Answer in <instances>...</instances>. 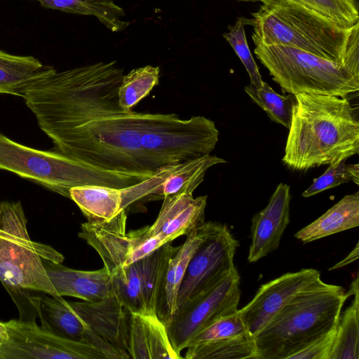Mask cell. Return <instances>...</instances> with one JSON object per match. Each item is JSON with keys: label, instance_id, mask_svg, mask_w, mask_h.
Segmentation results:
<instances>
[{"label": "cell", "instance_id": "cell-1", "mask_svg": "<svg viewBox=\"0 0 359 359\" xmlns=\"http://www.w3.org/2000/svg\"><path fill=\"white\" fill-rule=\"evenodd\" d=\"M123 75L116 61L62 72L53 68L29 83L21 97L54 151L107 170L154 172L140 144L151 113L119 107Z\"/></svg>", "mask_w": 359, "mask_h": 359}, {"label": "cell", "instance_id": "cell-2", "mask_svg": "<svg viewBox=\"0 0 359 359\" xmlns=\"http://www.w3.org/2000/svg\"><path fill=\"white\" fill-rule=\"evenodd\" d=\"M294 95L282 161L306 170L331 165L359 152V122L346 97L314 93Z\"/></svg>", "mask_w": 359, "mask_h": 359}, {"label": "cell", "instance_id": "cell-3", "mask_svg": "<svg viewBox=\"0 0 359 359\" xmlns=\"http://www.w3.org/2000/svg\"><path fill=\"white\" fill-rule=\"evenodd\" d=\"M252 16L255 45L287 46L337 62L359 61V22L341 27L290 0H263Z\"/></svg>", "mask_w": 359, "mask_h": 359}, {"label": "cell", "instance_id": "cell-4", "mask_svg": "<svg viewBox=\"0 0 359 359\" xmlns=\"http://www.w3.org/2000/svg\"><path fill=\"white\" fill-rule=\"evenodd\" d=\"M348 297L321 278L306 287L253 335L256 359H290L337 325Z\"/></svg>", "mask_w": 359, "mask_h": 359}, {"label": "cell", "instance_id": "cell-5", "mask_svg": "<svg viewBox=\"0 0 359 359\" xmlns=\"http://www.w3.org/2000/svg\"><path fill=\"white\" fill-rule=\"evenodd\" d=\"M50 297L34 302L43 328L60 337L89 344L105 359L130 358V312L114 294L83 302Z\"/></svg>", "mask_w": 359, "mask_h": 359}, {"label": "cell", "instance_id": "cell-6", "mask_svg": "<svg viewBox=\"0 0 359 359\" xmlns=\"http://www.w3.org/2000/svg\"><path fill=\"white\" fill-rule=\"evenodd\" d=\"M0 169L30 180L69 198V190L83 185L126 188L154 172L102 168L54 150L41 151L16 142L0 132Z\"/></svg>", "mask_w": 359, "mask_h": 359}, {"label": "cell", "instance_id": "cell-7", "mask_svg": "<svg viewBox=\"0 0 359 359\" xmlns=\"http://www.w3.org/2000/svg\"><path fill=\"white\" fill-rule=\"evenodd\" d=\"M283 93L346 97L359 90V61L337 62L283 46L256 44L254 50Z\"/></svg>", "mask_w": 359, "mask_h": 359}, {"label": "cell", "instance_id": "cell-8", "mask_svg": "<svg viewBox=\"0 0 359 359\" xmlns=\"http://www.w3.org/2000/svg\"><path fill=\"white\" fill-rule=\"evenodd\" d=\"M43 259L62 263L49 245L32 241L21 203H0V280L12 290H31L57 297Z\"/></svg>", "mask_w": 359, "mask_h": 359}, {"label": "cell", "instance_id": "cell-9", "mask_svg": "<svg viewBox=\"0 0 359 359\" xmlns=\"http://www.w3.org/2000/svg\"><path fill=\"white\" fill-rule=\"evenodd\" d=\"M219 140L215 123L203 116L180 119L151 113L140 133L142 149L155 170L210 154Z\"/></svg>", "mask_w": 359, "mask_h": 359}, {"label": "cell", "instance_id": "cell-10", "mask_svg": "<svg viewBox=\"0 0 359 359\" xmlns=\"http://www.w3.org/2000/svg\"><path fill=\"white\" fill-rule=\"evenodd\" d=\"M237 269L177 306L165 324L173 350L179 355L191 338L215 320L238 311L241 297Z\"/></svg>", "mask_w": 359, "mask_h": 359}, {"label": "cell", "instance_id": "cell-11", "mask_svg": "<svg viewBox=\"0 0 359 359\" xmlns=\"http://www.w3.org/2000/svg\"><path fill=\"white\" fill-rule=\"evenodd\" d=\"M126 209L108 221H88L81 226L79 237L100 255L111 275L147 257L165 243L148 233V226L126 233Z\"/></svg>", "mask_w": 359, "mask_h": 359}, {"label": "cell", "instance_id": "cell-12", "mask_svg": "<svg viewBox=\"0 0 359 359\" xmlns=\"http://www.w3.org/2000/svg\"><path fill=\"white\" fill-rule=\"evenodd\" d=\"M239 244L226 224L205 222L203 240L191 257L177 297V308L215 285L236 269Z\"/></svg>", "mask_w": 359, "mask_h": 359}, {"label": "cell", "instance_id": "cell-13", "mask_svg": "<svg viewBox=\"0 0 359 359\" xmlns=\"http://www.w3.org/2000/svg\"><path fill=\"white\" fill-rule=\"evenodd\" d=\"M172 242L109 275L113 294L130 313L156 314L158 297L170 259L175 254Z\"/></svg>", "mask_w": 359, "mask_h": 359}, {"label": "cell", "instance_id": "cell-14", "mask_svg": "<svg viewBox=\"0 0 359 359\" xmlns=\"http://www.w3.org/2000/svg\"><path fill=\"white\" fill-rule=\"evenodd\" d=\"M4 323L8 339L0 345V359H105L95 347L60 337L34 321Z\"/></svg>", "mask_w": 359, "mask_h": 359}, {"label": "cell", "instance_id": "cell-15", "mask_svg": "<svg viewBox=\"0 0 359 359\" xmlns=\"http://www.w3.org/2000/svg\"><path fill=\"white\" fill-rule=\"evenodd\" d=\"M319 278V271L304 269L262 285L252 299L238 310L249 333L252 336L257 333L299 292Z\"/></svg>", "mask_w": 359, "mask_h": 359}, {"label": "cell", "instance_id": "cell-16", "mask_svg": "<svg viewBox=\"0 0 359 359\" xmlns=\"http://www.w3.org/2000/svg\"><path fill=\"white\" fill-rule=\"evenodd\" d=\"M290 187L280 183L268 205L253 215L248 256L249 262H255L278 249L290 222Z\"/></svg>", "mask_w": 359, "mask_h": 359}, {"label": "cell", "instance_id": "cell-17", "mask_svg": "<svg viewBox=\"0 0 359 359\" xmlns=\"http://www.w3.org/2000/svg\"><path fill=\"white\" fill-rule=\"evenodd\" d=\"M207 198L206 195L194 198L190 193L164 197L155 222L148 226V233L165 243L187 236L205 222Z\"/></svg>", "mask_w": 359, "mask_h": 359}, {"label": "cell", "instance_id": "cell-18", "mask_svg": "<svg viewBox=\"0 0 359 359\" xmlns=\"http://www.w3.org/2000/svg\"><path fill=\"white\" fill-rule=\"evenodd\" d=\"M43 263L57 297L95 301L113 294L110 276L104 267L95 271H81L47 259H43Z\"/></svg>", "mask_w": 359, "mask_h": 359}, {"label": "cell", "instance_id": "cell-19", "mask_svg": "<svg viewBox=\"0 0 359 359\" xmlns=\"http://www.w3.org/2000/svg\"><path fill=\"white\" fill-rule=\"evenodd\" d=\"M133 359H180L170 342L165 324L156 313H130L128 350Z\"/></svg>", "mask_w": 359, "mask_h": 359}, {"label": "cell", "instance_id": "cell-20", "mask_svg": "<svg viewBox=\"0 0 359 359\" xmlns=\"http://www.w3.org/2000/svg\"><path fill=\"white\" fill-rule=\"evenodd\" d=\"M204 233L205 222L187 235L184 243L178 247L169 260L156 306V315L164 324L177 309V297L180 283L191 257L203 240Z\"/></svg>", "mask_w": 359, "mask_h": 359}, {"label": "cell", "instance_id": "cell-21", "mask_svg": "<svg viewBox=\"0 0 359 359\" xmlns=\"http://www.w3.org/2000/svg\"><path fill=\"white\" fill-rule=\"evenodd\" d=\"M359 225V192L345 196L323 215L294 234L303 243Z\"/></svg>", "mask_w": 359, "mask_h": 359}, {"label": "cell", "instance_id": "cell-22", "mask_svg": "<svg viewBox=\"0 0 359 359\" xmlns=\"http://www.w3.org/2000/svg\"><path fill=\"white\" fill-rule=\"evenodd\" d=\"M69 198L88 221H108L123 210L121 188L100 185L75 187L69 190Z\"/></svg>", "mask_w": 359, "mask_h": 359}, {"label": "cell", "instance_id": "cell-23", "mask_svg": "<svg viewBox=\"0 0 359 359\" xmlns=\"http://www.w3.org/2000/svg\"><path fill=\"white\" fill-rule=\"evenodd\" d=\"M53 68L33 56L15 55L0 50V95L21 97L22 91L29 83Z\"/></svg>", "mask_w": 359, "mask_h": 359}, {"label": "cell", "instance_id": "cell-24", "mask_svg": "<svg viewBox=\"0 0 359 359\" xmlns=\"http://www.w3.org/2000/svg\"><path fill=\"white\" fill-rule=\"evenodd\" d=\"M43 7L66 13L92 15L111 32L123 31L129 22L124 10L114 0H36Z\"/></svg>", "mask_w": 359, "mask_h": 359}, {"label": "cell", "instance_id": "cell-25", "mask_svg": "<svg viewBox=\"0 0 359 359\" xmlns=\"http://www.w3.org/2000/svg\"><path fill=\"white\" fill-rule=\"evenodd\" d=\"M226 161L217 156L205 155L185 162L172 164L161 187V198L179 194H193L203 182L206 171Z\"/></svg>", "mask_w": 359, "mask_h": 359}, {"label": "cell", "instance_id": "cell-26", "mask_svg": "<svg viewBox=\"0 0 359 359\" xmlns=\"http://www.w3.org/2000/svg\"><path fill=\"white\" fill-rule=\"evenodd\" d=\"M187 359H256L253 336L248 332L236 337L187 346Z\"/></svg>", "mask_w": 359, "mask_h": 359}, {"label": "cell", "instance_id": "cell-27", "mask_svg": "<svg viewBox=\"0 0 359 359\" xmlns=\"http://www.w3.org/2000/svg\"><path fill=\"white\" fill-rule=\"evenodd\" d=\"M329 359H359V295L340 315Z\"/></svg>", "mask_w": 359, "mask_h": 359}, {"label": "cell", "instance_id": "cell-28", "mask_svg": "<svg viewBox=\"0 0 359 359\" xmlns=\"http://www.w3.org/2000/svg\"><path fill=\"white\" fill-rule=\"evenodd\" d=\"M159 74V67L147 65L123 75L118 91L119 107L124 111H132L158 84Z\"/></svg>", "mask_w": 359, "mask_h": 359}, {"label": "cell", "instance_id": "cell-29", "mask_svg": "<svg viewBox=\"0 0 359 359\" xmlns=\"http://www.w3.org/2000/svg\"><path fill=\"white\" fill-rule=\"evenodd\" d=\"M244 90L272 121L289 129L295 101L294 95H279L264 81L259 88L250 83Z\"/></svg>", "mask_w": 359, "mask_h": 359}, {"label": "cell", "instance_id": "cell-30", "mask_svg": "<svg viewBox=\"0 0 359 359\" xmlns=\"http://www.w3.org/2000/svg\"><path fill=\"white\" fill-rule=\"evenodd\" d=\"M328 20L351 27L359 22L357 0H290Z\"/></svg>", "mask_w": 359, "mask_h": 359}, {"label": "cell", "instance_id": "cell-31", "mask_svg": "<svg viewBox=\"0 0 359 359\" xmlns=\"http://www.w3.org/2000/svg\"><path fill=\"white\" fill-rule=\"evenodd\" d=\"M252 19L240 17L233 25L229 27L228 31L223 36L233 48L247 70L250 84L259 88L263 81L259 68L250 53L245 32V26L251 25Z\"/></svg>", "mask_w": 359, "mask_h": 359}, {"label": "cell", "instance_id": "cell-32", "mask_svg": "<svg viewBox=\"0 0 359 359\" xmlns=\"http://www.w3.org/2000/svg\"><path fill=\"white\" fill-rule=\"evenodd\" d=\"M349 182L359 184V164H346L342 161L330 165L322 175L313 180L302 196L308 198Z\"/></svg>", "mask_w": 359, "mask_h": 359}, {"label": "cell", "instance_id": "cell-33", "mask_svg": "<svg viewBox=\"0 0 359 359\" xmlns=\"http://www.w3.org/2000/svg\"><path fill=\"white\" fill-rule=\"evenodd\" d=\"M248 332L241 316L237 311L215 320L198 332L191 338L187 346L198 343L236 337Z\"/></svg>", "mask_w": 359, "mask_h": 359}, {"label": "cell", "instance_id": "cell-34", "mask_svg": "<svg viewBox=\"0 0 359 359\" xmlns=\"http://www.w3.org/2000/svg\"><path fill=\"white\" fill-rule=\"evenodd\" d=\"M337 330V325L328 333L291 355L290 359H329L336 339Z\"/></svg>", "mask_w": 359, "mask_h": 359}, {"label": "cell", "instance_id": "cell-35", "mask_svg": "<svg viewBox=\"0 0 359 359\" xmlns=\"http://www.w3.org/2000/svg\"><path fill=\"white\" fill-rule=\"evenodd\" d=\"M358 248L359 243L358 242L353 250L350 252L347 257H346L343 260H341L337 264H334L333 266L330 268L329 270L331 271L344 267L356 260L358 258Z\"/></svg>", "mask_w": 359, "mask_h": 359}, {"label": "cell", "instance_id": "cell-36", "mask_svg": "<svg viewBox=\"0 0 359 359\" xmlns=\"http://www.w3.org/2000/svg\"><path fill=\"white\" fill-rule=\"evenodd\" d=\"M8 339L7 328L4 323L0 322V345L6 343Z\"/></svg>", "mask_w": 359, "mask_h": 359}, {"label": "cell", "instance_id": "cell-37", "mask_svg": "<svg viewBox=\"0 0 359 359\" xmlns=\"http://www.w3.org/2000/svg\"><path fill=\"white\" fill-rule=\"evenodd\" d=\"M238 1H253V2H256V1H262L263 0H238Z\"/></svg>", "mask_w": 359, "mask_h": 359}]
</instances>
